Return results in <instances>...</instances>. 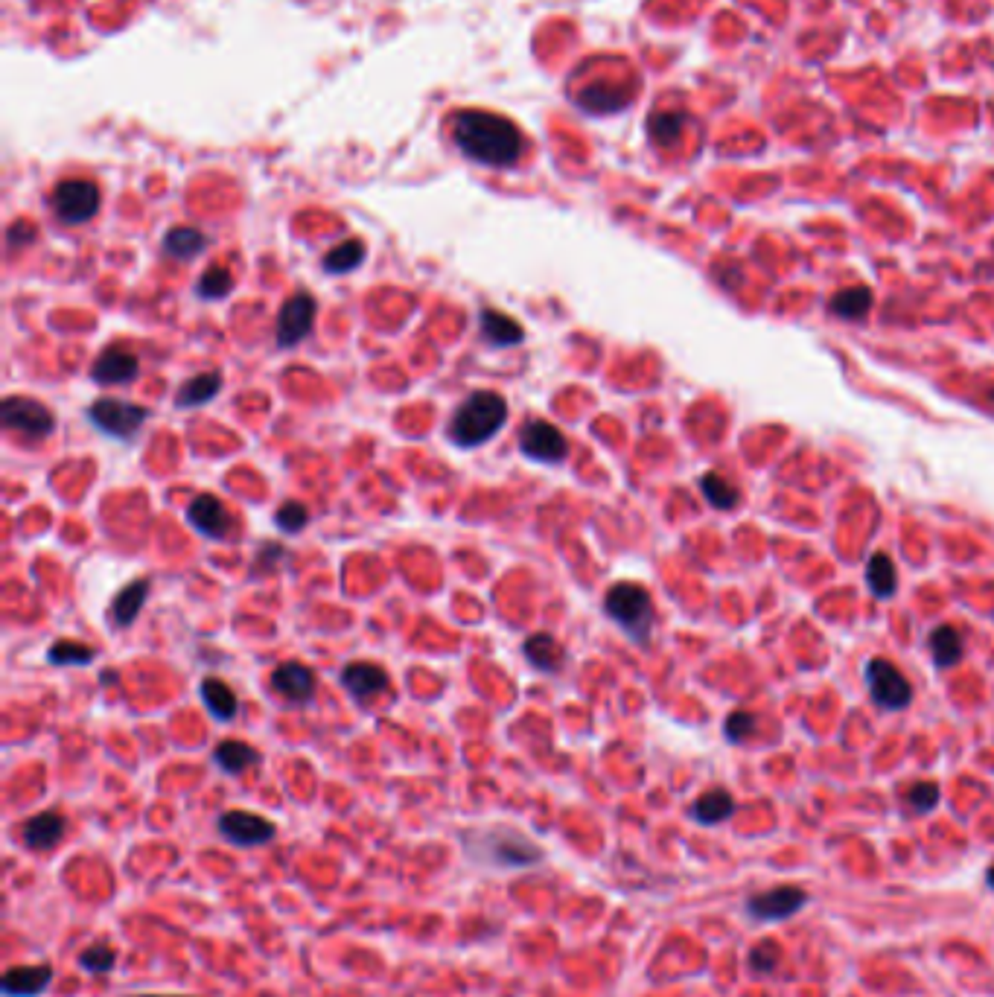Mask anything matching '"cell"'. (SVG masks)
I'll return each mask as SVG.
<instances>
[{
    "instance_id": "24",
    "label": "cell",
    "mask_w": 994,
    "mask_h": 997,
    "mask_svg": "<svg viewBox=\"0 0 994 997\" xmlns=\"http://www.w3.org/2000/svg\"><path fill=\"white\" fill-rule=\"evenodd\" d=\"M927 648H930L933 662H936L939 668H951V665H957L962 659V639L960 633H957V627H951V624H939V627L930 633Z\"/></svg>"
},
{
    "instance_id": "27",
    "label": "cell",
    "mask_w": 994,
    "mask_h": 997,
    "mask_svg": "<svg viewBox=\"0 0 994 997\" xmlns=\"http://www.w3.org/2000/svg\"><path fill=\"white\" fill-rule=\"evenodd\" d=\"M866 584H869V589H872L878 598H890L892 592H895L898 578H895V566H892L890 554L875 551V554L869 557V563H866Z\"/></svg>"
},
{
    "instance_id": "8",
    "label": "cell",
    "mask_w": 994,
    "mask_h": 997,
    "mask_svg": "<svg viewBox=\"0 0 994 997\" xmlns=\"http://www.w3.org/2000/svg\"><path fill=\"white\" fill-rule=\"evenodd\" d=\"M519 449L537 464H560L569 455V441L549 420H528L519 429Z\"/></svg>"
},
{
    "instance_id": "4",
    "label": "cell",
    "mask_w": 994,
    "mask_h": 997,
    "mask_svg": "<svg viewBox=\"0 0 994 997\" xmlns=\"http://www.w3.org/2000/svg\"><path fill=\"white\" fill-rule=\"evenodd\" d=\"M88 420H91L103 435H108V438L132 441V438H138L140 426L149 420V412H146L143 406L126 403V400L103 397V400H97V403L88 409Z\"/></svg>"
},
{
    "instance_id": "32",
    "label": "cell",
    "mask_w": 994,
    "mask_h": 997,
    "mask_svg": "<svg viewBox=\"0 0 994 997\" xmlns=\"http://www.w3.org/2000/svg\"><path fill=\"white\" fill-rule=\"evenodd\" d=\"M231 272L228 269H219V266H213V269H207L205 275H202V280H199V286H196V292H199V298H205V301H219V298H225L228 292H231Z\"/></svg>"
},
{
    "instance_id": "9",
    "label": "cell",
    "mask_w": 994,
    "mask_h": 997,
    "mask_svg": "<svg viewBox=\"0 0 994 997\" xmlns=\"http://www.w3.org/2000/svg\"><path fill=\"white\" fill-rule=\"evenodd\" d=\"M805 901H808V893L802 887L782 884V887H770V890L750 895L747 913L758 922H785L805 907Z\"/></svg>"
},
{
    "instance_id": "36",
    "label": "cell",
    "mask_w": 994,
    "mask_h": 997,
    "mask_svg": "<svg viewBox=\"0 0 994 997\" xmlns=\"http://www.w3.org/2000/svg\"><path fill=\"white\" fill-rule=\"evenodd\" d=\"M907 802L916 814H930L939 805V785L936 782H916L907 791Z\"/></svg>"
},
{
    "instance_id": "12",
    "label": "cell",
    "mask_w": 994,
    "mask_h": 997,
    "mask_svg": "<svg viewBox=\"0 0 994 997\" xmlns=\"http://www.w3.org/2000/svg\"><path fill=\"white\" fill-rule=\"evenodd\" d=\"M342 686L356 703H368L379 694H385L391 680H388L385 668H379L374 662H350L342 671Z\"/></svg>"
},
{
    "instance_id": "3",
    "label": "cell",
    "mask_w": 994,
    "mask_h": 997,
    "mask_svg": "<svg viewBox=\"0 0 994 997\" xmlns=\"http://www.w3.org/2000/svg\"><path fill=\"white\" fill-rule=\"evenodd\" d=\"M604 610L630 639L645 642L651 636L653 601L645 586L630 584V581L610 586V592L604 598Z\"/></svg>"
},
{
    "instance_id": "33",
    "label": "cell",
    "mask_w": 994,
    "mask_h": 997,
    "mask_svg": "<svg viewBox=\"0 0 994 997\" xmlns=\"http://www.w3.org/2000/svg\"><path fill=\"white\" fill-rule=\"evenodd\" d=\"M94 659V651L79 642H56L50 648V662L53 665H88Z\"/></svg>"
},
{
    "instance_id": "29",
    "label": "cell",
    "mask_w": 994,
    "mask_h": 997,
    "mask_svg": "<svg viewBox=\"0 0 994 997\" xmlns=\"http://www.w3.org/2000/svg\"><path fill=\"white\" fill-rule=\"evenodd\" d=\"M872 310V292L866 289V286H852V289H840L834 298H831V312L837 315V318H846V321H852V318H863L866 312Z\"/></svg>"
},
{
    "instance_id": "10",
    "label": "cell",
    "mask_w": 994,
    "mask_h": 997,
    "mask_svg": "<svg viewBox=\"0 0 994 997\" xmlns=\"http://www.w3.org/2000/svg\"><path fill=\"white\" fill-rule=\"evenodd\" d=\"M315 312H318V304L309 292H298L292 295L280 312H277V324H275V339L280 347H298V344L307 339L312 333V324H315Z\"/></svg>"
},
{
    "instance_id": "17",
    "label": "cell",
    "mask_w": 994,
    "mask_h": 997,
    "mask_svg": "<svg viewBox=\"0 0 994 997\" xmlns=\"http://www.w3.org/2000/svg\"><path fill=\"white\" fill-rule=\"evenodd\" d=\"M65 834V820L53 811H44V814H35L30 817L24 828H21V840L24 846H30L35 852H44V849H53Z\"/></svg>"
},
{
    "instance_id": "37",
    "label": "cell",
    "mask_w": 994,
    "mask_h": 997,
    "mask_svg": "<svg viewBox=\"0 0 994 997\" xmlns=\"http://www.w3.org/2000/svg\"><path fill=\"white\" fill-rule=\"evenodd\" d=\"M79 963H82V968H85V971L105 974V971H111V968H114V951H111L108 945H103V942H97V945H91V948H85V951H82Z\"/></svg>"
},
{
    "instance_id": "25",
    "label": "cell",
    "mask_w": 994,
    "mask_h": 997,
    "mask_svg": "<svg viewBox=\"0 0 994 997\" xmlns=\"http://www.w3.org/2000/svg\"><path fill=\"white\" fill-rule=\"evenodd\" d=\"M199 691H202V700H205V706L210 709V715L216 721H234V715H237V694L225 686L222 680L207 677V680H202Z\"/></svg>"
},
{
    "instance_id": "35",
    "label": "cell",
    "mask_w": 994,
    "mask_h": 997,
    "mask_svg": "<svg viewBox=\"0 0 994 997\" xmlns=\"http://www.w3.org/2000/svg\"><path fill=\"white\" fill-rule=\"evenodd\" d=\"M309 511L301 502H286L275 514V525L283 534H301L307 528Z\"/></svg>"
},
{
    "instance_id": "19",
    "label": "cell",
    "mask_w": 994,
    "mask_h": 997,
    "mask_svg": "<svg viewBox=\"0 0 994 997\" xmlns=\"http://www.w3.org/2000/svg\"><path fill=\"white\" fill-rule=\"evenodd\" d=\"M732 814H735V799L723 788L706 791L691 805V820H697L700 826H718V823H726Z\"/></svg>"
},
{
    "instance_id": "13",
    "label": "cell",
    "mask_w": 994,
    "mask_h": 997,
    "mask_svg": "<svg viewBox=\"0 0 994 997\" xmlns=\"http://www.w3.org/2000/svg\"><path fill=\"white\" fill-rule=\"evenodd\" d=\"M187 519L199 534H205L210 540H225L231 531V514L213 493L196 496L187 508Z\"/></svg>"
},
{
    "instance_id": "26",
    "label": "cell",
    "mask_w": 994,
    "mask_h": 997,
    "mask_svg": "<svg viewBox=\"0 0 994 997\" xmlns=\"http://www.w3.org/2000/svg\"><path fill=\"white\" fill-rule=\"evenodd\" d=\"M205 234L196 228H172L170 234L164 237V251L170 254L172 260H193L205 251Z\"/></svg>"
},
{
    "instance_id": "18",
    "label": "cell",
    "mask_w": 994,
    "mask_h": 997,
    "mask_svg": "<svg viewBox=\"0 0 994 997\" xmlns=\"http://www.w3.org/2000/svg\"><path fill=\"white\" fill-rule=\"evenodd\" d=\"M149 586L152 584L143 578V581H132L129 586H123V592H117V598L111 601V610H108L114 627H132L135 624V619L140 616V607L149 598Z\"/></svg>"
},
{
    "instance_id": "22",
    "label": "cell",
    "mask_w": 994,
    "mask_h": 997,
    "mask_svg": "<svg viewBox=\"0 0 994 997\" xmlns=\"http://www.w3.org/2000/svg\"><path fill=\"white\" fill-rule=\"evenodd\" d=\"M522 654L528 656V662H531L537 671H543V674H554V671H560V665H563V662H560V659H563V651H560V645L554 642V636H549V633H534V636H528Z\"/></svg>"
},
{
    "instance_id": "2",
    "label": "cell",
    "mask_w": 994,
    "mask_h": 997,
    "mask_svg": "<svg viewBox=\"0 0 994 997\" xmlns=\"http://www.w3.org/2000/svg\"><path fill=\"white\" fill-rule=\"evenodd\" d=\"M508 420V403L496 391H473L449 420V441L461 449L487 444Z\"/></svg>"
},
{
    "instance_id": "40",
    "label": "cell",
    "mask_w": 994,
    "mask_h": 997,
    "mask_svg": "<svg viewBox=\"0 0 994 997\" xmlns=\"http://www.w3.org/2000/svg\"><path fill=\"white\" fill-rule=\"evenodd\" d=\"M280 554H283V551L277 549L275 543H266V546H263V554L254 560V569H257V566H260V569H269V563H272V560H277Z\"/></svg>"
},
{
    "instance_id": "14",
    "label": "cell",
    "mask_w": 994,
    "mask_h": 997,
    "mask_svg": "<svg viewBox=\"0 0 994 997\" xmlns=\"http://www.w3.org/2000/svg\"><path fill=\"white\" fill-rule=\"evenodd\" d=\"M272 688L286 703H309L315 694V674L301 662H283L272 671Z\"/></svg>"
},
{
    "instance_id": "38",
    "label": "cell",
    "mask_w": 994,
    "mask_h": 997,
    "mask_svg": "<svg viewBox=\"0 0 994 997\" xmlns=\"http://www.w3.org/2000/svg\"><path fill=\"white\" fill-rule=\"evenodd\" d=\"M723 732L732 744H744L755 732V718L750 712H732L723 723Z\"/></svg>"
},
{
    "instance_id": "11",
    "label": "cell",
    "mask_w": 994,
    "mask_h": 997,
    "mask_svg": "<svg viewBox=\"0 0 994 997\" xmlns=\"http://www.w3.org/2000/svg\"><path fill=\"white\" fill-rule=\"evenodd\" d=\"M219 831L237 846H263L275 837V826L251 811H225L219 817Z\"/></svg>"
},
{
    "instance_id": "6",
    "label": "cell",
    "mask_w": 994,
    "mask_h": 997,
    "mask_svg": "<svg viewBox=\"0 0 994 997\" xmlns=\"http://www.w3.org/2000/svg\"><path fill=\"white\" fill-rule=\"evenodd\" d=\"M0 420L9 432H18L30 441H41L56 429L53 412L33 397H6L0 406Z\"/></svg>"
},
{
    "instance_id": "41",
    "label": "cell",
    "mask_w": 994,
    "mask_h": 997,
    "mask_svg": "<svg viewBox=\"0 0 994 997\" xmlns=\"http://www.w3.org/2000/svg\"><path fill=\"white\" fill-rule=\"evenodd\" d=\"M21 240H33V228L24 225V222H18V225L9 231V242H12V245H21Z\"/></svg>"
},
{
    "instance_id": "43",
    "label": "cell",
    "mask_w": 994,
    "mask_h": 997,
    "mask_svg": "<svg viewBox=\"0 0 994 997\" xmlns=\"http://www.w3.org/2000/svg\"><path fill=\"white\" fill-rule=\"evenodd\" d=\"M143 997H161V995H143Z\"/></svg>"
},
{
    "instance_id": "28",
    "label": "cell",
    "mask_w": 994,
    "mask_h": 997,
    "mask_svg": "<svg viewBox=\"0 0 994 997\" xmlns=\"http://www.w3.org/2000/svg\"><path fill=\"white\" fill-rule=\"evenodd\" d=\"M257 750L248 747L245 741H222L213 750V761L225 770V773H245L251 764H257Z\"/></svg>"
},
{
    "instance_id": "42",
    "label": "cell",
    "mask_w": 994,
    "mask_h": 997,
    "mask_svg": "<svg viewBox=\"0 0 994 997\" xmlns=\"http://www.w3.org/2000/svg\"><path fill=\"white\" fill-rule=\"evenodd\" d=\"M986 887H989V890H994V863L989 866V869H986Z\"/></svg>"
},
{
    "instance_id": "23",
    "label": "cell",
    "mask_w": 994,
    "mask_h": 997,
    "mask_svg": "<svg viewBox=\"0 0 994 997\" xmlns=\"http://www.w3.org/2000/svg\"><path fill=\"white\" fill-rule=\"evenodd\" d=\"M487 843H493V860L508 863V866H528L540 858V849L531 846L525 837L519 834H505V837H490Z\"/></svg>"
},
{
    "instance_id": "31",
    "label": "cell",
    "mask_w": 994,
    "mask_h": 997,
    "mask_svg": "<svg viewBox=\"0 0 994 997\" xmlns=\"http://www.w3.org/2000/svg\"><path fill=\"white\" fill-rule=\"evenodd\" d=\"M700 490H703V496L709 499V505L718 508V511H729V508H735V502H738V490L726 482L723 476H718V473H706V476L700 479Z\"/></svg>"
},
{
    "instance_id": "21",
    "label": "cell",
    "mask_w": 994,
    "mask_h": 997,
    "mask_svg": "<svg viewBox=\"0 0 994 997\" xmlns=\"http://www.w3.org/2000/svg\"><path fill=\"white\" fill-rule=\"evenodd\" d=\"M219 391H222V374H216V371L199 374V377H193L190 382H184V385L178 388V394H175V406H178V409H199V406L210 403Z\"/></svg>"
},
{
    "instance_id": "20",
    "label": "cell",
    "mask_w": 994,
    "mask_h": 997,
    "mask_svg": "<svg viewBox=\"0 0 994 997\" xmlns=\"http://www.w3.org/2000/svg\"><path fill=\"white\" fill-rule=\"evenodd\" d=\"M479 321H481V336L493 344V347H514V344H519L525 339L522 324L514 321V318H508V315H502L499 310H484Z\"/></svg>"
},
{
    "instance_id": "34",
    "label": "cell",
    "mask_w": 994,
    "mask_h": 997,
    "mask_svg": "<svg viewBox=\"0 0 994 997\" xmlns=\"http://www.w3.org/2000/svg\"><path fill=\"white\" fill-rule=\"evenodd\" d=\"M776 965H779V945L776 942L764 939V942L753 945V951H750V971L753 974L767 977V974L776 971Z\"/></svg>"
},
{
    "instance_id": "1",
    "label": "cell",
    "mask_w": 994,
    "mask_h": 997,
    "mask_svg": "<svg viewBox=\"0 0 994 997\" xmlns=\"http://www.w3.org/2000/svg\"><path fill=\"white\" fill-rule=\"evenodd\" d=\"M458 149L487 167H511L519 161L525 140L522 132L502 114L493 111H461L452 123Z\"/></svg>"
},
{
    "instance_id": "16",
    "label": "cell",
    "mask_w": 994,
    "mask_h": 997,
    "mask_svg": "<svg viewBox=\"0 0 994 997\" xmlns=\"http://www.w3.org/2000/svg\"><path fill=\"white\" fill-rule=\"evenodd\" d=\"M50 980V965H15L3 974V992L9 997H35L50 986Z\"/></svg>"
},
{
    "instance_id": "7",
    "label": "cell",
    "mask_w": 994,
    "mask_h": 997,
    "mask_svg": "<svg viewBox=\"0 0 994 997\" xmlns=\"http://www.w3.org/2000/svg\"><path fill=\"white\" fill-rule=\"evenodd\" d=\"M53 210L62 222L68 225H82L97 216L100 210V187L85 178H70L62 181L53 190Z\"/></svg>"
},
{
    "instance_id": "39",
    "label": "cell",
    "mask_w": 994,
    "mask_h": 997,
    "mask_svg": "<svg viewBox=\"0 0 994 997\" xmlns=\"http://www.w3.org/2000/svg\"><path fill=\"white\" fill-rule=\"evenodd\" d=\"M680 129H683V117L680 114H659L651 120V135L659 143H671V140L680 138Z\"/></svg>"
},
{
    "instance_id": "5",
    "label": "cell",
    "mask_w": 994,
    "mask_h": 997,
    "mask_svg": "<svg viewBox=\"0 0 994 997\" xmlns=\"http://www.w3.org/2000/svg\"><path fill=\"white\" fill-rule=\"evenodd\" d=\"M866 686H869V694L872 700L881 706V709H907L910 700H913V688H910V680L892 665L890 659L884 656H875L866 662Z\"/></svg>"
},
{
    "instance_id": "15",
    "label": "cell",
    "mask_w": 994,
    "mask_h": 997,
    "mask_svg": "<svg viewBox=\"0 0 994 997\" xmlns=\"http://www.w3.org/2000/svg\"><path fill=\"white\" fill-rule=\"evenodd\" d=\"M140 362L135 353L123 350V347H108L100 353V359L91 368V379L100 385H123L138 377Z\"/></svg>"
},
{
    "instance_id": "30",
    "label": "cell",
    "mask_w": 994,
    "mask_h": 997,
    "mask_svg": "<svg viewBox=\"0 0 994 997\" xmlns=\"http://www.w3.org/2000/svg\"><path fill=\"white\" fill-rule=\"evenodd\" d=\"M362 260H365V245L359 240H347L342 242V245H336V248L324 257V272H330V275H344V272H353Z\"/></svg>"
}]
</instances>
